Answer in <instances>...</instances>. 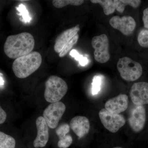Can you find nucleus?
Instances as JSON below:
<instances>
[{
	"label": "nucleus",
	"mask_w": 148,
	"mask_h": 148,
	"mask_svg": "<svg viewBox=\"0 0 148 148\" xmlns=\"http://www.w3.org/2000/svg\"><path fill=\"white\" fill-rule=\"evenodd\" d=\"M34 46L33 35L23 32L9 36L5 43L4 51L9 58L16 59L32 52Z\"/></svg>",
	"instance_id": "f257e3e1"
},
{
	"label": "nucleus",
	"mask_w": 148,
	"mask_h": 148,
	"mask_svg": "<svg viewBox=\"0 0 148 148\" xmlns=\"http://www.w3.org/2000/svg\"><path fill=\"white\" fill-rule=\"evenodd\" d=\"M4 81L1 76V74L0 73V85H3L4 84Z\"/></svg>",
	"instance_id": "bb28decb"
},
{
	"label": "nucleus",
	"mask_w": 148,
	"mask_h": 148,
	"mask_svg": "<svg viewBox=\"0 0 148 148\" xmlns=\"http://www.w3.org/2000/svg\"><path fill=\"white\" fill-rule=\"evenodd\" d=\"M102 78V77L100 75H95L93 77L92 83V95H97L101 90Z\"/></svg>",
	"instance_id": "aec40b11"
},
{
	"label": "nucleus",
	"mask_w": 148,
	"mask_h": 148,
	"mask_svg": "<svg viewBox=\"0 0 148 148\" xmlns=\"http://www.w3.org/2000/svg\"><path fill=\"white\" fill-rule=\"evenodd\" d=\"M79 25H77L75 27L68 29L62 32L56 38L54 46V51L56 53H61L64 47L79 32Z\"/></svg>",
	"instance_id": "ddd939ff"
},
{
	"label": "nucleus",
	"mask_w": 148,
	"mask_h": 148,
	"mask_svg": "<svg viewBox=\"0 0 148 148\" xmlns=\"http://www.w3.org/2000/svg\"><path fill=\"white\" fill-rule=\"evenodd\" d=\"M141 1L140 0H116V10L121 13H123L125 7L130 5L134 8L140 6Z\"/></svg>",
	"instance_id": "f3484780"
},
{
	"label": "nucleus",
	"mask_w": 148,
	"mask_h": 148,
	"mask_svg": "<svg viewBox=\"0 0 148 148\" xmlns=\"http://www.w3.org/2000/svg\"><path fill=\"white\" fill-rule=\"evenodd\" d=\"M16 10L19 12V15H21L23 20L25 23L30 22L31 18L29 15V12L24 5L21 4L18 5V7L16 8Z\"/></svg>",
	"instance_id": "b1692460"
},
{
	"label": "nucleus",
	"mask_w": 148,
	"mask_h": 148,
	"mask_svg": "<svg viewBox=\"0 0 148 148\" xmlns=\"http://www.w3.org/2000/svg\"><path fill=\"white\" fill-rule=\"evenodd\" d=\"M93 3H98L103 8L104 13L109 15L114 12L116 10V0H91Z\"/></svg>",
	"instance_id": "dca6fc26"
},
{
	"label": "nucleus",
	"mask_w": 148,
	"mask_h": 148,
	"mask_svg": "<svg viewBox=\"0 0 148 148\" xmlns=\"http://www.w3.org/2000/svg\"><path fill=\"white\" fill-rule=\"evenodd\" d=\"M113 148H123L121 147H114Z\"/></svg>",
	"instance_id": "cd10ccee"
},
{
	"label": "nucleus",
	"mask_w": 148,
	"mask_h": 148,
	"mask_svg": "<svg viewBox=\"0 0 148 148\" xmlns=\"http://www.w3.org/2000/svg\"><path fill=\"white\" fill-rule=\"evenodd\" d=\"M138 42L141 47L148 48V30L143 29L138 35Z\"/></svg>",
	"instance_id": "412c9836"
},
{
	"label": "nucleus",
	"mask_w": 148,
	"mask_h": 148,
	"mask_svg": "<svg viewBox=\"0 0 148 148\" xmlns=\"http://www.w3.org/2000/svg\"><path fill=\"white\" fill-rule=\"evenodd\" d=\"M66 110L65 104L60 101L51 103L47 107L44 111L43 117L49 127L54 129L58 126Z\"/></svg>",
	"instance_id": "423d86ee"
},
{
	"label": "nucleus",
	"mask_w": 148,
	"mask_h": 148,
	"mask_svg": "<svg viewBox=\"0 0 148 148\" xmlns=\"http://www.w3.org/2000/svg\"><path fill=\"white\" fill-rule=\"evenodd\" d=\"M99 116L105 128L112 133L117 132L125 124L126 122L123 116L111 112L105 109L101 110Z\"/></svg>",
	"instance_id": "0eeeda50"
},
{
	"label": "nucleus",
	"mask_w": 148,
	"mask_h": 148,
	"mask_svg": "<svg viewBox=\"0 0 148 148\" xmlns=\"http://www.w3.org/2000/svg\"><path fill=\"white\" fill-rule=\"evenodd\" d=\"M110 25L114 29L120 31L125 36L131 35L134 32L136 26L135 19L132 16H113L109 21Z\"/></svg>",
	"instance_id": "6e6552de"
},
{
	"label": "nucleus",
	"mask_w": 148,
	"mask_h": 148,
	"mask_svg": "<svg viewBox=\"0 0 148 148\" xmlns=\"http://www.w3.org/2000/svg\"><path fill=\"white\" fill-rule=\"evenodd\" d=\"M7 118V114L0 106V124H3L5 122Z\"/></svg>",
	"instance_id": "a878e982"
},
{
	"label": "nucleus",
	"mask_w": 148,
	"mask_h": 148,
	"mask_svg": "<svg viewBox=\"0 0 148 148\" xmlns=\"http://www.w3.org/2000/svg\"><path fill=\"white\" fill-rule=\"evenodd\" d=\"M37 135L34 141V147H43L47 144L49 138V127L43 117H38L36 120Z\"/></svg>",
	"instance_id": "9b49d317"
},
{
	"label": "nucleus",
	"mask_w": 148,
	"mask_h": 148,
	"mask_svg": "<svg viewBox=\"0 0 148 148\" xmlns=\"http://www.w3.org/2000/svg\"><path fill=\"white\" fill-rule=\"evenodd\" d=\"M143 21L144 27L148 30V8L143 11Z\"/></svg>",
	"instance_id": "393cba45"
},
{
	"label": "nucleus",
	"mask_w": 148,
	"mask_h": 148,
	"mask_svg": "<svg viewBox=\"0 0 148 148\" xmlns=\"http://www.w3.org/2000/svg\"><path fill=\"white\" fill-rule=\"evenodd\" d=\"M70 126L74 133L81 138L89 132L90 122L86 117L78 116L72 119L70 122Z\"/></svg>",
	"instance_id": "4468645a"
},
{
	"label": "nucleus",
	"mask_w": 148,
	"mask_h": 148,
	"mask_svg": "<svg viewBox=\"0 0 148 148\" xmlns=\"http://www.w3.org/2000/svg\"><path fill=\"white\" fill-rule=\"evenodd\" d=\"M15 139L5 133L0 131V148H15Z\"/></svg>",
	"instance_id": "a211bd4d"
},
{
	"label": "nucleus",
	"mask_w": 148,
	"mask_h": 148,
	"mask_svg": "<svg viewBox=\"0 0 148 148\" xmlns=\"http://www.w3.org/2000/svg\"><path fill=\"white\" fill-rule=\"evenodd\" d=\"M68 89V85L64 79L56 76H51L46 82L45 98L48 103L59 102L66 95Z\"/></svg>",
	"instance_id": "7ed1b4c3"
},
{
	"label": "nucleus",
	"mask_w": 148,
	"mask_h": 148,
	"mask_svg": "<svg viewBox=\"0 0 148 148\" xmlns=\"http://www.w3.org/2000/svg\"><path fill=\"white\" fill-rule=\"evenodd\" d=\"M91 44L94 49L95 60L101 64H105L110 58L109 41L108 36L105 34L95 36L92 38Z\"/></svg>",
	"instance_id": "39448f33"
},
{
	"label": "nucleus",
	"mask_w": 148,
	"mask_h": 148,
	"mask_svg": "<svg viewBox=\"0 0 148 148\" xmlns=\"http://www.w3.org/2000/svg\"><path fill=\"white\" fill-rule=\"evenodd\" d=\"M79 39L78 34H77L71 40L69 43L63 49V50L61 51V53H59V56L60 57H64L67 54V53L76 44L78 40Z\"/></svg>",
	"instance_id": "4be33fe9"
},
{
	"label": "nucleus",
	"mask_w": 148,
	"mask_h": 148,
	"mask_svg": "<svg viewBox=\"0 0 148 148\" xmlns=\"http://www.w3.org/2000/svg\"><path fill=\"white\" fill-rule=\"evenodd\" d=\"M117 68L122 78L127 81L138 79L143 74V68L138 62L127 57L120 58Z\"/></svg>",
	"instance_id": "20e7f679"
},
{
	"label": "nucleus",
	"mask_w": 148,
	"mask_h": 148,
	"mask_svg": "<svg viewBox=\"0 0 148 148\" xmlns=\"http://www.w3.org/2000/svg\"><path fill=\"white\" fill-rule=\"evenodd\" d=\"M128 103V96L121 94L107 101L105 104V109L111 112L119 114L127 110Z\"/></svg>",
	"instance_id": "f8f14e48"
},
{
	"label": "nucleus",
	"mask_w": 148,
	"mask_h": 148,
	"mask_svg": "<svg viewBox=\"0 0 148 148\" xmlns=\"http://www.w3.org/2000/svg\"><path fill=\"white\" fill-rule=\"evenodd\" d=\"M130 96L135 106L148 104V83H135L131 87Z\"/></svg>",
	"instance_id": "1a4fd4ad"
},
{
	"label": "nucleus",
	"mask_w": 148,
	"mask_h": 148,
	"mask_svg": "<svg viewBox=\"0 0 148 148\" xmlns=\"http://www.w3.org/2000/svg\"><path fill=\"white\" fill-rule=\"evenodd\" d=\"M42 63V57L40 53L32 51L15 59L12 64V70L17 77L26 78L36 71Z\"/></svg>",
	"instance_id": "f03ea898"
},
{
	"label": "nucleus",
	"mask_w": 148,
	"mask_h": 148,
	"mask_svg": "<svg viewBox=\"0 0 148 148\" xmlns=\"http://www.w3.org/2000/svg\"><path fill=\"white\" fill-rule=\"evenodd\" d=\"M70 55L75 58L76 60L79 62L81 66H85L89 63L87 57H84L83 56L80 55L75 49H73L71 51Z\"/></svg>",
	"instance_id": "5701e85b"
},
{
	"label": "nucleus",
	"mask_w": 148,
	"mask_h": 148,
	"mask_svg": "<svg viewBox=\"0 0 148 148\" xmlns=\"http://www.w3.org/2000/svg\"><path fill=\"white\" fill-rule=\"evenodd\" d=\"M146 111L143 106H135L130 113L128 119L130 125L136 132L144 128L146 122Z\"/></svg>",
	"instance_id": "9d476101"
},
{
	"label": "nucleus",
	"mask_w": 148,
	"mask_h": 148,
	"mask_svg": "<svg viewBox=\"0 0 148 148\" xmlns=\"http://www.w3.org/2000/svg\"><path fill=\"white\" fill-rule=\"evenodd\" d=\"M70 126L67 123L62 124L56 128V135L59 140L58 146L60 148L69 147L73 143V138L70 135H67L70 131Z\"/></svg>",
	"instance_id": "2eb2a0df"
},
{
	"label": "nucleus",
	"mask_w": 148,
	"mask_h": 148,
	"mask_svg": "<svg viewBox=\"0 0 148 148\" xmlns=\"http://www.w3.org/2000/svg\"><path fill=\"white\" fill-rule=\"evenodd\" d=\"M84 2L82 0H53L52 4L55 8H61L69 5L78 6L82 5Z\"/></svg>",
	"instance_id": "6ab92c4d"
}]
</instances>
